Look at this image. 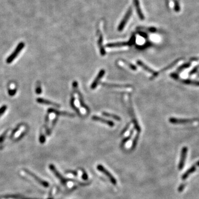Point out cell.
I'll return each instance as SVG.
<instances>
[{
    "mask_svg": "<svg viewBox=\"0 0 199 199\" xmlns=\"http://www.w3.org/2000/svg\"><path fill=\"white\" fill-rule=\"evenodd\" d=\"M37 101L38 103H41V104L53 106L54 107H57V108H59L60 107V106L59 105V104H57L56 103H53L52 101H50L49 100L44 99H42V98H38V99H37Z\"/></svg>",
    "mask_w": 199,
    "mask_h": 199,
    "instance_id": "obj_14",
    "label": "cell"
},
{
    "mask_svg": "<svg viewBox=\"0 0 199 199\" xmlns=\"http://www.w3.org/2000/svg\"><path fill=\"white\" fill-rule=\"evenodd\" d=\"M134 131H135V129H132V130L130 131V133H129V135L127 137L123 139V140L121 142V143L120 144V147L121 148H123L124 145L129 141L131 139V138L132 137V136L133 135V133H134Z\"/></svg>",
    "mask_w": 199,
    "mask_h": 199,
    "instance_id": "obj_21",
    "label": "cell"
},
{
    "mask_svg": "<svg viewBox=\"0 0 199 199\" xmlns=\"http://www.w3.org/2000/svg\"><path fill=\"white\" fill-rule=\"evenodd\" d=\"M24 43L23 42H21L20 44H18L17 47H16V48L15 49L14 52L9 56L8 58L7 59L6 62L8 64H10L16 58V57L18 56V54L21 52V50L24 49Z\"/></svg>",
    "mask_w": 199,
    "mask_h": 199,
    "instance_id": "obj_4",
    "label": "cell"
},
{
    "mask_svg": "<svg viewBox=\"0 0 199 199\" xmlns=\"http://www.w3.org/2000/svg\"><path fill=\"white\" fill-rule=\"evenodd\" d=\"M198 67H199V66H197V67H194L193 69L191 71V72L189 73V75H193V74L195 73L196 72V71H197Z\"/></svg>",
    "mask_w": 199,
    "mask_h": 199,
    "instance_id": "obj_32",
    "label": "cell"
},
{
    "mask_svg": "<svg viewBox=\"0 0 199 199\" xmlns=\"http://www.w3.org/2000/svg\"><path fill=\"white\" fill-rule=\"evenodd\" d=\"M97 169L99 170V171H100V172H101L103 173L105 175L107 176L108 178H109V179H110V180L111 181V183L112 184L114 185H116L117 184V180H116V179L114 178V176L112 175L111 173H110L108 170L106 169L105 167L103 166L102 165H100V164L98 165L97 166Z\"/></svg>",
    "mask_w": 199,
    "mask_h": 199,
    "instance_id": "obj_6",
    "label": "cell"
},
{
    "mask_svg": "<svg viewBox=\"0 0 199 199\" xmlns=\"http://www.w3.org/2000/svg\"><path fill=\"white\" fill-rule=\"evenodd\" d=\"M133 3L135 5V8L136 9V12L137 13L138 17L141 20H144V16L142 9H141L139 1V0H133Z\"/></svg>",
    "mask_w": 199,
    "mask_h": 199,
    "instance_id": "obj_11",
    "label": "cell"
},
{
    "mask_svg": "<svg viewBox=\"0 0 199 199\" xmlns=\"http://www.w3.org/2000/svg\"><path fill=\"white\" fill-rule=\"evenodd\" d=\"M6 109H7V106L6 105L3 106L1 108H0V116L6 111Z\"/></svg>",
    "mask_w": 199,
    "mask_h": 199,
    "instance_id": "obj_29",
    "label": "cell"
},
{
    "mask_svg": "<svg viewBox=\"0 0 199 199\" xmlns=\"http://www.w3.org/2000/svg\"><path fill=\"white\" fill-rule=\"evenodd\" d=\"M135 37H132L129 41L128 42H117V43H108L106 45V47L107 48H114V47H123V46H128L132 45L135 43Z\"/></svg>",
    "mask_w": 199,
    "mask_h": 199,
    "instance_id": "obj_7",
    "label": "cell"
},
{
    "mask_svg": "<svg viewBox=\"0 0 199 199\" xmlns=\"http://www.w3.org/2000/svg\"><path fill=\"white\" fill-rule=\"evenodd\" d=\"M180 82L186 84V85H193L195 86H199V81H195V80H189V79H182L180 80Z\"/></svg>",
    "mask_w": 199,
    "mask_h": 199,
    "instance_id": "obj_19",
    "label": "cell"
},
{
    "mask_svg": "<svg viewBox=\"0 0 199 199\" xmlns=\"http://www.w3.org/2000/svg\"><path fill=\"white\" fill-rule=\"evenodd\" d=\"M182 59H183L182 58H179L176 59V60H175L174 62H172V63L171 64H170L169 65H168V66L166 67H164V69H163L162 70H161V71L160 72H158V74H159V73H162V72H163V71H167V70L170 69L171 68L174 67V66H175L176 64H178L179 62H180V60H182Z\"/></svg>",
    "mask_w": 199,
    "mask_h": 199,
    "instance_id": "obj_20",
    "label": "cell"
},
{
    "mask_svg": "<svg viewBox=\"0 0 199 199\" xmlns=\"http://www.w3.org/2000/svg\"><path fill=\"white\" fill-rule=\"evenodd\" d=\"M170 123L175 125H185L188 123H192L195 122H198V118H191V119H183V118H176L174 117H172L169 118Z\"/></svg>",
    "mask_w": 199,
    "mask_h": 199,
    "instance_id": "obj_3",
    "label": "cell"
},
{
    "mask_svg": "<svg viewBox=\"0 0 199 199\" xmlns=\"http://www.w3.org/2000/svg\"><path fill=\"white\" fill-rule=\"evenodd\" d=\"M36 92L37 94H41L42 92V89L41 85L38 84L36 87Z\"/></svg>",
    "mask_w": 199,
    "mask_h": 199,
    "instance_id": "obj_28",
    "label": "cell"
},
{
    "mask_svg": "<svg viewBox=\"0 0 199 199\" xmlns=\"http://www.w3.org/2000/svg\"><path fill=\"white\" fill-rule=\"evenodd\" d=\"M49 169L50 170H51L53 173H54V174L55 175L56 177L59 180H60V183H62V184L65 185L67 182L68 181H73L74 182H77L79 184L81 185L82 186H84V185H88L90 183H81L80 182H78V180H73V179H68L64 178L63 176L60 174V173L59 172L58 170H56V167L55 166L53 165V164H50L49 165Z\"/></svg>",
    "mask_w": 199,
    "mask_h": 199,
    "instance_id": "obj_1",
    "label": "cell"
},
{
    "mask_svg": "<svg viewBox=\"0 0 199 199\" xmlns=\"http://www.w3.org/2000/svg\"><path fill=\"white\" fill-rule=\"evenodd\" d=\"M132 14V9L131 7H129L128 9L127 10V11L126 13V14L125 15L123 19L122 20V21H121V23L119 26L118 27V31H122L124 28L126 26V24L127 23V22L129 20L130 17H131Z\"/></svg>",
    "mask_w": 199,
    "mask_h": 199,
    "instance_id": "obj_5",
    "label": "cell"
},
{
    "mask_svg": "<svg viewBox=\"0 0 199 199\" xmlns=\"http://www.w3.org/2000/svg\"><path fill=\"white\" fill-rule=\"evenodd\" d=\"M122 61L123 63H125V64H126L127 65L130 69H131L132 70H133V71H136V70H137V67H136L135 65H134L131 64V63H129V62L127 61V60H125V59H122Z\"/></svg>",
    "mask_w": 199,
    "mask_h": 199,
    "instance_id": "obj_25",
    "label": "cell"
},
{
    "mask_svg": "<svg viewBox=\"0 0 199 199\" xmlns=\"http://www.w3.org/2000/svg\"><path fill=\"white\" fill-rule=\"evenodd\" d=\"M190 62H189V63H185L181 67H179L178 69H177V73H180L181 71L184 70L185 69H187L188 67H189L191 65Z\"/></svg>",
    "mask_w": 199,
    "mask_h": 199,
    "instance_id": "obj_24",
    "label": "cell"
},
{
    "mask_svg": "<svg viewBox=\"0 0 199 199\" xmlns=\"http://www.w3.org/2000/svg\"><path fill=\"white\" fill-rule=\"evenodd\" d=\"M137 64L139 67H142L144 70L147 71V72H148L149 73L152 74V75H154L155 74V73H156L155 71H153V70H152L151 68L148 67L147 65H146L143 62H142L141 60H138L137 62Z\"/></svg>",
    "mask_w": 199,
    "mask_h": 199,
    "instance_id": "obj_15",
    "label": "cell"
},
{
    "mask_svg": "<svg viewBox=\"0 0 199 199\" xmlns=\"http://www.w3.org/2000/svg\"><path fill=\"white\" fill-rule=\"evenodd\" d=\"M105 71L104 69H101V71H100L99 73L98 74V75H97L96 78L94 80V81L92 83L91 85V89L94 90L95 88H96L97 86L99 84L100 79L103 78V76L105 75Z\"/></svg>",
    "mask_w": 199,
    "mask_h": 199,
    "instance_id": "obj_10",
    "label": "cell"
},
{
    "mask_svg": "<svg viewBox=\"0 0 199 199\" xmlns=\"http://www.w3.org/2000/svg\"><path fill=\"white\" fill-rule=\"evenodd\" d=\"M67 173H71V174H73L74 175H78V173L76 172H75V171H73V170H68L67 171Z\"/></svg>",
    "mask_w": 199,
    "mask_h": 199,
    "instance_id": "obj_34",
    "label": "cell"
},
{
    "mask_svg": "<svg viewBox=\"0 0 199 199\" xmlns=\"http://www.w3.org/2000/svg\"><path fill=\"white\" fill-rule=\"evenodd\" d=\"M103 114L104 116L110 117V118H112L114 119L115 120L118 121H121L120 117L118 116L117 115H116V114H110V113H108V112H103Z\"/></svg>",
    "mask_w": 199,
    "mask_h": 199,
    "instance_id": "obj_22",
    "label": "cell"
},
{
    "mask_svg": "<svg viewBox=\"0 0 199 199\" xmlns=\"http://www.w3.org/2000/svg\"><path fill=\"white\" fill-rule=\"evenodd\" d=\"M48 113H54L55 114L58 116H67V117H75V114L69 112H60L56 110L54 108H49L48 110Z\"/></svg>",
    "mask_w": 199,
    "mask_h": 199,
    "instance_id": "obj_12",
    "label": "cell"
},
{
    "mask_svg": "<svg viewBox=\"0 0 199 199\" xmlns=\"http://www.w3.org/2000/svg\"><path fill=\"white\" fill-rule=\"evenodd\" d=\"M130 125H131V122H129L128 123H127V125L125 126V127L124 128V129H123V130L122 131L121 133L120 136H122L123 134H125V132H126V131H127L128 129L129 128Z\"/></svg>",
    "mask_w": 199,
    "mask_h": 199,
    "instance_id": "obj_26",
    "label": "cell"
},
{
    "mask_svg": "<svg viewBox=\"0 0 199 199\" xmlns=\"http://www.w3.org/2000/svg\"><path fill=\"white\" fill-rule=\"evenodd\" d=\"M6 135H7V132H4V133L1 135V136L0 137V143H2L4 141L5 138L6 137Z\"/></svg>",
    "mask_w": 199,
    "mask_h": 199,
    "instance_id": "obj_31",
    "label": "cell"
},
{
    "mask_svg": "<svg viewBox=\"0 0 199 199\" xmlns=\"http://www.w3.org/2000/svg\"><path fill=\"white\" fill-rule=\"evenodd\" d=\"M48 199H53V198H49Z\"/></svg>",
    "mask_w": 199,
    "mask_h": 199,
    "instance_id": "obj_35",
    "label": "cell"
},
{
    "mask_svg": "<svg viewBox=\"0 0 199 199\" xmlns=\"http://www.w3.org/2000/svg\"><path fill=\"white\" fill-rule=\"evenodd\" d=\"M58 117H56V118L53 120L52 126V129H53L54 128V127L56 125V123L57 121H58Z\"/></svg>",
    "mask_w": 199,
    "mask_h": 199,
    "instance_id": "obj_33",
    "label": "cell"
},
{
    "mask_svg": "<svg viewBox=\"0 0 199 199\" xmlns=\"http://www.w3.org/2000/svg\"><path fill=\"white\" fill-rule=\"evenodd\" d=\"M101 85L103 86L107 87V88H127L131 87V85H118L114 84H108L106 82H102Z\"/></svg>",
    "mask_w": 199,
    "mask_h": 199,
    "instance_id": "obj_16",
    "label": "cell"
},
{
    "mask_svg": "<svg viewBox=\"0 0 199 199\" xmlns=\"http://www.w3.org/2000/svg\"><path fill=\"white\" fill-rule=\"evenodd\" d=\"M98 46L100 49V54L102 56H104L106 54L105 50L104 49V48L103 47V37L102 34L100 35L99 40H98Z\"/></svg>",
    "mask_w": 199,
    "mask_h": 199,
    "instance_id": "obj_17",
    "label": "cell"
},
{
    "mask_svg": "<svg viewBox=\"0 0 199 199\" xmlns=\"http://www.w3.org/2000/svg\"><path fill=\"white\" fill-rule=\"evenodd\" d=\"M187 153V148L185 147H183L182 149V153H181V158H180V161L179 162V170H182L183 169V167L184 166L186 158Z\"/></svg>",
    "mask_w": 199,
    "mask_h": 199,
    "instance_id": "obj_9",
    "label": "cell"
},
{
    "mask_svg": "<svg viewBox=\"0 0 199 199\" xmlns=\"http://www.w3.org/2000/svg\"><path fill=\"white\" fill-rule=\"evenodd\" d=\"M75 97L74 96L73 94H71V108L73 109L74 110H75V112H76V114L79 115V116L81 117V114L80 113V112L79 111V109L77 108L76 107V106L75 105Z\"/></svg>",
    "mask_w": 199,
    "mask_h": 199,
    "instance_id": "obj_18",
    "label": "cell"
},
{
    "mask_svg": "<svg viewBox=\"0 0 199 199\" xmlns=\"http://www.w3.org/2000/svg\"><path fill=\"white\" fill-rule=\"evenodd\" d=\"M139 133H137V135L136 136L133 141V142H132V147H131V150H133L136 148V146L138 143V139H139Z\"/></svg>",
    "mask_w": 199,
    "mask_h": 199,
    "instance_id": "obj_23",
    "label": "cell"
},
{
    "mask_svg": "<svg viewBox=\"0 0 199 199\" xmlns=\"http://www.w3.org/2000/svg\"><path fill=\"white\" fill-rule=\"evenodd\" d=\"M92 120L95 121H99L100 122L106 124V125H107L108 126H110V127H114V123L111 121L107 120H105V119H104L103 118L99 117V116H92Z\"/></svg>",
    "mask_w": 199,
    "mask_h": 199,
    "instance_id": "obj_13",
    "label": "cell"
},
{
    "mask_svg": "<svg viewBox=\"0 0 199 199\" xmlns=\"http://www.w3.org/2000/svg\"><path fill=\"white\" fill-rule=\"evenodd\" d=\"M39 141H40V142H41V143L43 144L45 143V136H44V135H41L40 138H39Z\"/></svg>",
    "mask_w": 199,
    "mask_h": 199,
    "instance_id": "obj_30",
    "label": "cell"
},
{
    "mask_svg": "<svg viewBox=\"0 0 199 199\" xmlns=\"http://www.w3.org/2000/svg\"><path fill=\"white\" fill-rule=\"evenodd\" d=\"M73 87L74 90L75 92V93L78 94V98H79L80 105L82 107L85 108V110H86V111L88 112V113H90V108L84 103V98H83L80 91H79V89H78V84L76 81H74L73 83Z\"/></svg>",
    "mask_w": 199,
    "mask_h": 199,
    "instance_id": "obj_2",
    "label": "cell"
},
{
    "mask_svg": "<svg viewBox=\"0 0 199 199\" xmlns=\"http://www.w3.org/2000/svg\"><path fill=\"white\" fill-rule=\"evenodd\" d=\"M24 171L26 172V173L28 174L29 176H31V177H32L35 180L38 182V183H39L40 184L42 185L43 186H44V187H49V184L48 182H46V181H44L43 180H42V179L39 178L38 176L36 175L34 173H33L32 172H31L29 170L24 169Z\"/></svg>",
    "mask_w": 199,
    "mask_h": 199,
    "instance_id": "obj_8",
    "label": "cell"
},
{
    "mask_svg": "<svg viewBox=\"0 0 199 199\" xmlns=\"http://www.w3.org/2000/svg\"></svg>",
    "mask_w": 199,
    "mask_h": 199,
    "instance_id": "obj_36",
    "label": "cell"
},
{
    "mask_svg": "<svg viewBox=\"0 0 199 199\" xmlns=\"http://www.w3.org/2000/svg\"><path fill=\"white\" fill-rule=\"evenodd\" d=\"M81 170H82V178L84 180H88V174H87V173H86V172H85V170H84V169H81Z\"/></svg>",
    "mask_w": 199,
    "mask_h": 199,
    "instance_id": "obj_27",
    "label": "cell"
}]
</instances>
